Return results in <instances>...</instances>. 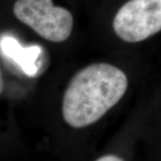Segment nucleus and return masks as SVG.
<instances>
[{
	"mask_svg": "<svg viewBox=\"0 0 161 161\" xmlns=\"http://www.w3.org/2000/svg\"><path fill=\"white\" fill-rule=\"evenodd\" d=\"M128 88L126 75L110 64L96 63L80 70L64 94V120L74 128L96 123L119 102Z\"/></svg>",
	"mask_w": 161,
	"mask_h": 161,
	"instance_id": "1",
	"label": "nucleus"
},
{
	"mask_svg": "<svg viewBox=\"0 0 161 161\" xmlns=\"http://www.w3.org/2000/svg\"><path fill=\"white\" fill-rule=\"evenodd\" d=\"M13 13L18 20L47 41L64 42L72 33L74 17L53 0H16Z\"/></svg>",
	"mask_w": 161,
	"mask_h": 161,
	"instance_id": "2",
	"label": "nucleus"
},
{
	"mask_svg": "<svg viewBox=\"0 0 161 161\" xmlns=\"http://www.w3.org/2000/svg\"><path fill=\"white\" fill-rule=\"evenodd\" d=\"M113 29L121 40L137 43L161 31V0H129L113 20Z\"/></svg>",
	"mask_w": 161,
	"mask_h": 161,
	"instance_id": "3",
	"label": "nucleus"
},
{
	"mask_svg": "<svg viewBox=\"0 0 161 161\" xmlns=\"http://www.w3.org/2000/svg\"><path fill=\"white\" fill-rule=\"evenodd\" d=\"M0 47L6 57L14 60L26 75L34 76L37 74L40 68L38 61L42 52L41 47H21L17 40L10 36L4 37L1 40Z\"/></svg>",
	"mask_w": 161,
	"mask_h": 161,
	"instance_id": "4",
	"label": "nucleus"
},
{
	"mask_svg": "<svg viewBox=\"0 0 161 161\" xmlns=\"http://www.w3.org/2000/svg\"><path fill=\"white\" fill-rule=\"evenodd\" d=\"M96 161H124L121 158L115 155H106L99 158Z\"/></svg>",
	"mask_w": 161,
	"mask_h": 161,
	"instance_id": "5",
	"label": "nucleus"
},
{
	"mask_svg": "<svg viewBox=\"0 0 161 161\" xmlns=\"http://www.w3.org/2000/svg\"><path fill=\"white\" fill-rule=\"evenodd\" d=\"M3 89H4V80H3L2 73H1V69H0V94L3 92Z\"/></svg>",
	"mask_w": 161,
	"mask_h": 161,
	"instance_id": "6",
	"label": "nucleus"
}]
</instances>
